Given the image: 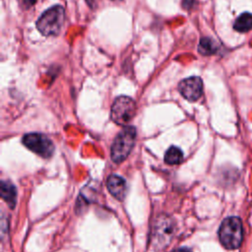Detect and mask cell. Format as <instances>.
Segmentation results:
<instances>
[{"mask_svg":"<svg viewBox=\"0 0 252 252\" xmlns=\"http://www.w3.org/2000/svg\"><path fill=\"white\" fill-rule=\"evenodd\" d=\"M65 10L61 5H56L45 11L37 21V29L46 37L57 36L64 23Z\"/></svg>","mask_w":252,"mask_h":252,"instance_id":"1","label":"cell"},{"mask_svg":"<svg viewBox=\"0 0 252 252\" xmlns=\"http://www.w3.org/2000/svg\"><path fill=\"white\" fill-rule=\"evenodd\" d=\"M219 238L226 249H236L243 239V226L239 218L228 217L223 221L219 228Z\"/></svg>","mask_w":252,"mask_h":252,"instance_id":"2","label":"cell"},{"mask_svg":"<svg viewBox=\"0 0 252 252\" xmlns=\"http://www.w3.org/2000/svg\"><path fill=\"white\" fill-rule=\"evenodd\" d=\"M136 140V129L133 126L124 127L115 137L112 146V159L115 163H122L131 153Z\"/></svg>","mask_w":252,"mask_h":252,"instance_id":"3","label":"cell"},{"mask_svg":"<svg viewBox=\"0 0 252 252\" xmlns=\"http://www.w3.org/2000/svg\"><path fill=\"white\" fill-rule=\"evenodd\" d=\"M175 225L173 220L168 216L158 217L152 233V244L158 249L162 250L168 246L174 234Z\"/></svg>","mask_w":252,"mask_h":252,"instance_id":"4","label":"cell"},{"mask_svg":"<svg viewBox=\"0 0 252 252\" xmlns=\"http://www.w3.org/2000/svg\"><path fill=\"white\" fill-rule=\"evenodd\" d=\"M136 113L135 102L126 96H120L115 99L112 111L111 117L113 122L118 125L125 126L128 124Z\"/></svg>","mask_w":252,"mask_h":252,"instance_id":"5","label":"cell"},{"mask_svg":"<svg viewBox=\"0 0 252 252\" xmlns=\"http://www.w3.org/2000/svg\"><path fill=\"white\" fill-rule=\"evenodd\" d=\"M23 144L29 150L43 158H50L55 152V145L53 141L43 134H27L23 137Z\"/></svg>","mask_w":252,"mask_h":252,"instance_id":"6","label":"cell"},{"mask_svg":"<svg viewBox=\"0 0 252 252\" xmlns=\"http://www.w3.org/2000/svg\"><path fill=\"white\" fill-rule=\"evenodd\" d=\"M178 91L187 101L196 102L203 94V82L196 76L186 78L178 84Z\"/></svg>","mask_w":252,"mask_h":252,"instance_id":"7","label":"cell"},{"mask_svg":"<svg viewBox=\"0 0 252 252\" xmlns=\"http://www.w3.org/2000/svg\"><path fill=\"white\" fill-rule=\"evenodd\" d=\"M107 186L111 194L117 200L122 201L126 195V181L119 175L112 174L108 178Z\"/></svg>","mask_w":252,"mask_h":252,"instance_id":"8","label":"cell"},{"mask_svg":"<svg viewBox=\"0 0 252 252\" xmlns=\"http://www.w3.org/2000/svg\"><path fill=\"white\" fill-rule=\"evenodd\" d=\"M1 197L13 209L17 201V189L10 181H2L1 183Z\"/></svg>","mask_w":252,"mask_h":252,"instance_id":"9","label":"cell"},{"mask_svg":"<svg viewBox=\"0 0 252 252\" xmlns=\"http://www.w3.org/2000/svg\"><path fill=\"white\" fill-rule=\"evenodd\" d=\"M235 31L239 33H246L252 30V15L248 12L240 14L233 25Z\"/></svg>","mask_w":252,"mask_h":252,"instance_id":"10","label":"cell"},{"mask_svg":"<svg viewBox=\"0 0 252 252\" xmlns=\"http://www.w3.org/2000/svg\"><path fill=\"white\" fill-rule=\"evenodd\" d=\"M219 50L218 44L211 38H202L198 46V52L203 56H213Z\"/></svg>","mask_w":252,"mask_h":252,"instance_id":"11","label":"cell"},{"mask_svg":"<svg viewBox=\"0 0 252 252\" xmlns=\"http://www.w3.org/2000/svg\"><path fill=\"white\" fill-rule=\"evenodd\" d=\"M183 161V154L182 151L175 147L171 146L165 155V162L168 165H178Z\"/></svg>","mask_w":252,"mask_h":252,"instance_id":"12","label":"cell"},{"mask_svg":"<svg viewBox=\"0 0 252 252\" xmlns=\"http://www.w3.org/2000/svg\"><path fill=\"white\" fill-rule=\"evenodd\" d=\"M195 2V0H182V6L185 9H190Z\"/></svg>","mask_w":252,"mask_h":252,"instance_id":"13","label":"cell"},{"mask_svg":"<svg viewBox=\"0 0 252 252\" xmlns=\"http://www.w3.org/2000/svg\"><path fill=\"white\" fill-rule=\"evenodd\" d=\"M36 2H37V0H23V3H24V5H25L27 8L33 6Z\"/></svg>","mask_w":252,"mask_h":252,"instance_id":"14","label":"cell"},{"mask_svg":"<svg viewBox=\"0 0 252 252\" xmlns=\"http://www.w3.org/2000/svg\"><path fill=\"white\" fill-rule=\"evenodd\" d=\"M174 252H192V251L187 247H179V248L175 249Z\"/></svg>","mask_w":252,"mask_h":252,"instance_id":"15","label":"cell"}]
</instances>
